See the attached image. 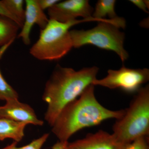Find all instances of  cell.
<instances>
[{
    "label": "cell",
    "instance_id": "obj_15",
    "mask_svg": "<svg viewBox=\"0 0 149 149\" xmlns=\"http://www.w3.org/2000/svg\"><path fill=\"white\" fill-rule=\"evenodd\" d=\"M4 5L8 11L18 20L21 26H23L25 17V10L23 0H2Z\"/></svg>",
    "mask_w": 149,
    "mask_h": 149
},
{
    "label": "cell",
    "instance_id": "obj_4",
    "mask_svg": "<svg viewBox=\"0 0 149 149\" xmlns=\"http://www.w3.org/2000/svg\"><path fill=\"white\" fill-rule=\"evenodd\" d=\"M99 20L93 17L62 23L49 19L47 25L41 30L39 39L30 48L29 53L39 60L60 59L73 48L70 29L82 22Z\"/></svg>",
    "mask_w": 149,
    "mask_h": 149
},
{
    "label": "cell",
    "instance_id": "obj_20",
    "mask_svg": "<svg viewBox=\"0 0 149 149\" xmlns=\"http://www.w3.org/2000/svg\"><path fill=\"white\" fill-rule=\"evenodd\" d=\"M130 2L133 3L134 5L137 6L146 13H149L148 9H149V1H143V0H130Z\"/></svg>",
    "mask_w": 149,
    "mask_h": 149
},
{
    "label": "cell",
    "instance_id": "obj_5",
    "mask_svg": "<svg viewBox=\"0 0 149 149\" xmlns=\"http://www.w3.org/2000/svg\"><path fill=\"white\" fill-rule=\"evenodd\" d=\"M113 135L118 141L128 145L149 135V85L141 88L131 101L125 114L116 120Z\"/></svg>",
    "mask_w": 149,
    "mask_h": 149
},
{
    "label": "cell",
    "instance_id": "obj_14",
    "mask_svg": "<svg viewBox=\"0 0 149 149\" xmlns=\"http://www.w3.org/2000/svg\"><path fill=\"white\" fill-rule=\"evenodd\" d=\"M10 45L1 47L0 49V59ZM18 99V94L8 84L3 77L0 70V100L6 101L12 99Z\"/></svg>",
    "mask_w": 149,
    "mask_h": 149
},
{
    "label": "cell",
    "instance_id": "obj_17",
    "mask_svg": "<svg viewBox=\"0 0 149 149\" xmlns=\"http://www.w3.org/2000/svg\"><path fill=\"white\" fill-rule=\"evenodd\" d=\"M149 137H142L128 144L125 149H149Z\"/></svg>",
    "mask_w": 149,
    "mask_h": 149
},
{
    "label": "cell",
    "instance_id": "obj_21",
    "mask_svg": "<svg viewBox=\"0 0 149 149\" xmlns=\"http://www.w3.org/2000/svg\"><path fill=\"white\" fill-rule=\"evenodd\" d=\"M68 141H58L54 145L52 149H67Z\"/></svg>",
    "mask_w": 149,
    "mask_h": 149
},
{
    "label": "cell",
    "instance_id": "obj_1",
    "mask_svg": "<svg viewBox=\"0 0 149 149\" xmlns=\"http://www.w3.org/2000/svg\"><path fill=\"white\" fill-rule=\"evenodd\" d=\"M125 112V109L113 111L103 106L97 100L95 86L92 84L64 107L52 126V132L59 141H68L79 130L99 125L107 119H120Z\"/></svg>",
    "mask_w": 149,
    "mask_h": 149
},
{
    "label": "cell",
    "instance_id": "obj_9",
    "mask_svg": "<svg viewBox=\"0 0 149 149\" xmlns=\"http://www.w3.org/2000/svg\"><path fill=\"white\" fill-rule=\"evenodd\" d=\"M0 118L27 125L42 126L44 124V121L38 118L34 109L27 104L19 102L18 99L9 100L4 105L0 106Z\"/></svg>",
    "mask_w": 149,
    "mask_h": 149
},
{
    "label": "cell",
    "instance_id": "obj_12",
    "mask_svg": "<svg viewBox=\"0 0 149 149\" xmlns=\"http://www.w3.org/2000/svg\"><path fill=\"white\" fill-rule=\"evenodd\" d=\"M20 27L15 22L0 15V47L11 45Z\"/></svg>",
    "mask_w": 149,
    "mask_h": 149
},
{
    "label": "cell",
    "instance_id": "obj_7",
    "mask_svg": "<svg viewBox=\"0 0 149 149\" xmlns=\"http://www.w3.org/2000/svg\"><path fill=\"white\" fill-rule=\"evenodd\" d=\"M94 8L88 0H67L58 2L48 10L49 19L65 23L77 19L93 18Z\"/></svg>",
    "mask_w": 149,
    "mask_h": 149
},
{
    "label": "cell",
    "instance_id": "obj_11",
    "mask_svg": "<svg viewBox=\"0 0 149 149\" xmlns=\"http://www.w3.org/2000/svg\"><path fill=\"white\" fill-rule=\"evenodd\" d=\"M27 125L23 123L0 118V141L12 139L17 143L20 142L24 137Z\"/></svg>",
    "mask_w": 149,
    "mask_h": 149
},
{
    "label": "cell",
    "instance_id": "obj_6",
    "mask_svg": "<svg viewBox=\"0 0 149 149\" xmlns=\"http://www.w3.org/2000/svg\"><path fill=\"white\" fill-rule=\"evenodd\" d=\"M107 73L102 79H96L93 85L133 93L138 92L141 85L149 80V69L147 68L132 69L123 66L118 70H109Z\"/></svg>",
    "mask_w": 149,
    "mask_h": 149
},
{
    "label": "cell",
    "instance_id": "obj_16",
    "mask_svg": "<svg viewBox=\"0 0 149 149\" xmlns=\"http://www.w3.org/2000/svg\"><path fill=\"white\" fill-rule=\"evenodd\" d=\"M49 133L44 134L40 138L35 139L30 143L23 147H17L16 142L7 146L6 147L0 149H41L44 144L49 138Z\"/></svg>",
    "mask_w": 149,
    "mask_h": 149
},
{
    "label": "cell",
    "instance_id": "obj_10",
    "mask_svg": "<svg viewBox=\"0 0 149 149\" xmlns=\"http://www.w3.org/2000/svg\"><path fill=\"white\" fill-rule=\"evenodd\" d=\"M25 17L21 32L17 36L20 38L24 45H29L30 43V35L33 26L37 24L41 30L47 25L49 18L37 3V0H26Z\"/></svg>",
    "mask_w": 149,
    "mask_h": 149
},
{
    "label": "cell",
    "instance_id": "obj_18",
    "mask_svg": "<svg viewBox=\"0 0 149 149\" xmlns=\"http://www.w3.org/2000/svg\"><path fill=\"white\" fill-rule=\"evenodd\" d=\"M0 15L8 17V18L10 19L13 21L15 22L19 26L20 29H21V26L19 22L7 9L5 6L4 5L1 1H0Z\"/></svg>",
    "mask_w": 149,
    "mask_h": 149
},
{
    "label": "cell",
    "instance_id": "obj_19",
    "mask_svg": "<svg viewBox=\"0 0 149 149\" xmlns=\"http://www.w3.org/2000/svg\"><path fill=\"white\" fill-rule=\"evenodd\" d=\"M60 1L58 0H37L40 8L44 11L50 8Z\"/></svg>",
    "mask_w": 149,
    "mask_h": 149
},
{
    "label": "cell",
    "instance_id": "obj_13",
    "mask_svg": "<svg viewBox=\"0 0 149 149\" xmlns=\"http://www.w3.org/2000/svg\"><path fill=\"white\" fill-rule=\"evenodd\" d=\"M116 1L115 0H100L96 3L92 17L97 19H106L108 16L109 19H114L118 17L115 10Z\"/></svg>",
    "mask_w": 149,
    "mask_h": 149
},
{
    "label": "cell",
    "instance_id": "obj_8",
    "mask_svg": "<svg viewBox=\"0 0 149 149\" xmlns=\"http://www.w3.org/2000/svg\"><path fill=\"white\" fill-rule=\"evenodd\" d=\"M128 145L120 143L112 134L100 130L83 139L68 142L67 149H125Z\"/></svg>",
    "mask_w": 149,
    "mask_h": 149
},
{
    "label": "cell",
    "instance_id": "obj_3",
    "mask_svg": "<svg viewBox=\"0 0 149 149\" xmlns=\"http://www.w3.org/2000/svg\"><path fill=\"white\" fill-rule=\"evenodd\" d=\"M126 26L125 19L118 17L109 21L99 22L94 28L85 30H70L73 47L79 48L92 45L100 49L113 51L119 56L123 62L129 55L124 47L125 34L120 28Z\"/></svg>",
    "mask_w": 149,
    "mask_h": 149
},
{
    "label": "cell",
    "instance_id": "obj_2",
    "mask_svg": "<svg viewBox=\"0 0 149 149\" xmlns=\"http://www.w3.org/2000/svg\"><path fill=\"white\" fill-rule=\"evenodd\" d=\"M99 68H85L76 71L58 64L46 83L42 99L47 104L45 120L52 126L65 107L77 99L97 79Z\"/></svg>",
    "mask_w": 149,
    "mask_h": 149
}]
</instances>
